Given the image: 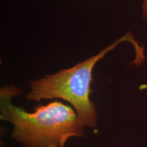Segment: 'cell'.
I'll list each match as a JSON object with an SVG mask.
<instances>
[{
	"mask_svg": "<svg viewBox=\"0 0 147 147\" xmlns=\"http://www.w3.org/2000/svg\"><path fill=\"white\" fill-rule=\"evenodd\" d=\"M142 16L144 18H147V0H144L142 3Z\"/></svg>",
	"mask_w": 147,
	"mask_h": 147,
	"instance_id": "3957f363",
	"label": "cell"
},
{
	"mask_svg": "<svg viewBox=\"0 0 147 147\" xmlns=\"http://www.w3.org/2000/svg\"><path fill=\"white\" fill-rule=\"evenodd\" d=\"M134 42L130 34H127L104 48L96 55L69 68L61 69L29 82L27 93L28 100L41 102L44 100L61 99L70 104L84 127L95 128L98 115L95 104L91 100L93 71L96 64L123 42Z\"/></svg>",
	"mask_w": 147,
	"mask_h": 147,
	"instance_id": "7a4b0ae2",
	"label": "cell"
},
{
	"mask_svg": "<svg viewBox=\"0 0 147 147\" xmlns=\"http://www.w3.org/2000/svg\"><path fill=\"white\" fill-rule=\"evenodd\" d=\"M21 94L14 84L0 89V119L13 127L11 137L24 147H65L71 138H82L84 127L71 106L59 101L38 105L33 113L14 105Z\"/></svg>",
	"mask_w": 147,
	"mask_h": 147,
	"instance_id": "6da1fadb",
	"label": "cell"
}]
</instances>
